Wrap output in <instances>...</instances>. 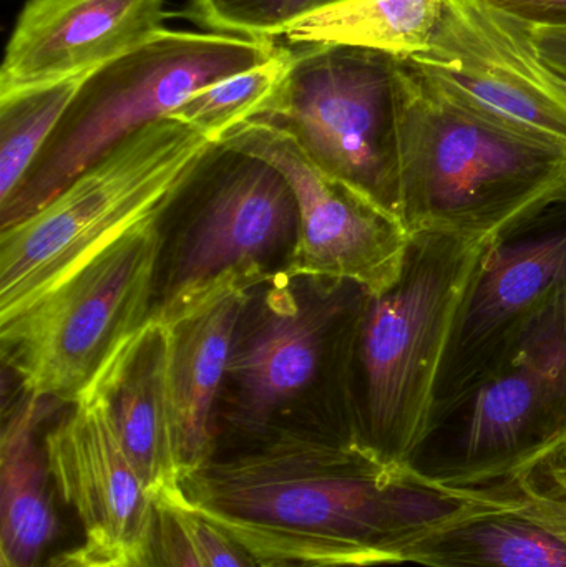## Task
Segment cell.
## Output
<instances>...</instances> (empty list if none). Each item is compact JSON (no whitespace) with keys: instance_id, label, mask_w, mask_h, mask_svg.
I'll use <instances>...</instances> for the list:
<instances>
[{"instance_id":"5b68a950","label":"cell","mask_w":566,"mask_h":567,"mask_svg":"<svg viewBox=\"0 0 566 567\" xmlns=\"http://www.w3.org/2000/svg\"><path fill=\"white\" fill-rule=\"evenodd\" d=\"M566 442V289L432 413L408 468L429 482L485 489L515 482Z\"/></svg>"},{"instance_id":"ffe728a7","label":"cell","mask_w":566,"mask_h":567,"mask_svg":"<svg viewBox=\"0 0 566 567\" xmlns=\"http://www.w3.org/2000/svg\"><path fill=\"white\" fill-rule=\"evenodd\" d=\"M445 0H341L286 30L289 47L338 43L411 60L431 45Z\"/></svg>"},{"instance_id":"6da1fadb","label":"cell","mask_w":566,"mask_h":567,"mask_svg":"<svg viewBox=\"0 0 566 567\" xmlns=\"http://www.w3.org/2000/svg\"><path fill=\"white\" fill-rule=\"evenodd\" d=\"M156 499L212 523L255 563L369 567L401 565L429 533L514 493L439 485L356 443L286 432L213 456Z\"/></svg>"},{"instance_id":"484cf974","label":"cell","mask_w":566,"mask_h":567,"mask_svg":"<svg viewBox=\"0 0 566 567\" xmlns=\"http://www.w3.org/2000/svg\"><path fill=\"white\" fill-rule=\"evenodd\" d=\"M524 508L566 542V492L527 473L511 482Z\"/></svg>"},{"instance_id":"d4e9b609","label":"cell","mask_w":566,"mask_h":567,"mask_svg":"<svg viewBox=\"0 0 566 567\" xmlns=\"http://www.w3.org/2000/svg\"><path fill=\"white\" fill-rule=\"evenodd\" d=\"M179 512L205 567H256L251 556L212 523L185 509Z\"/></svg>"},{"instance_id":"5bb4252c","label":"cell","mask_w":566,"mask_h":567,"mask_svg":"<svg viewBox=\"0 0 566 567\" xmlns=\"http://www.w3.org/2000/svg\"><path fill=\"white\" fill-rule=\"evenodd\" d=\"M43 445L56 495L75 513L86 545L113 556L138 549L155 499L120 443L105 389L95 385L72 405Z\"/></svg>"},{"instance_id":"f546056e","label":"cell","mask_w":566,"mask_h":567,"mask_svg":"<svg viewBox=\"0 0 566 567\" xmlns=\"http://www.w3.org/2000/svg\"><path fill=\"white\" fill-rule=\"evenodd\" d=\"M528 473L566 492V442L557 446L554 452L548 453V455Z\"/></svg>"},{"instance_id":"f1b7e54d","label":"cell","mask_w":566,"mask_h":567,"mask_svg":"<svg viewBox=\"0 0 566 567\" xmlns=\"http://www.w3.org/2000/svg\"><path fill=\"white\" fill-rule=\"evenodd\" d=\"M534 37L542 56L566 79V27H541Z\"/></svg>"},{"instance_id":"7a4b0ae2","label":"cell","mask_w":566,"mask_h":567,"mask_svg":"<svg viewBox=\"0 0 566 567\" xmlns=\"http://www.w3.org/2000/svg\"><path fill=\"white\" fill-rule=\"evenodd\" d=\"M401 218L409 235L494 245L566 196V153L508 132L455 102L412 60H398Z\"/></svg>"},{"instance_id":"cb8c5ba5","label":"cell","mask_w":566,"mask_h":567,"mask_svg":"<svg viewBox=\"0 0 566 567\" xmlns=\"http://www.w3.org/2000/svg\"><path fill=\"white\" fill-rule=\"evenodd\" d=\"M135 551L143 567H205L182 512L163 499H155L145 538Z\"/></svg>"},{"instance_id":"52a82bcc","label":"cell","mask_w":566,"mask_h":567,"mask_svg":"<svg viewBox=\"0 0 566 567\" xmlns=\"http://www.w3.org/2000/svg\"><path fill=\"white\" fill-rule=\"evenodd\" d=\"M281 50L276 40L165 29L90 73L32 172L0 208V229L49 205L76 176L193 93L271 62Z\"/></svg>"},{"instance_id":"30bf717a","label":"cell","mask_w":566,"mask_h":567,"mask_svg":"<svg viewBox=\"0 0 566 567\" xmlns=\"http://www.w3.org/2000/svg\"><path fill=\"white\" fill-rule=\"evenodd\" d=\"M411 60L455 102L566 153V79L524 20L488 0H445L431 45Z\"/></svg>"},{"instance_id":"4fadbf2b","label":"cell","mask_w":566,"mask_h":567,"mask_svg":"<svg viewBox=\"0 0 566 567\" xmlns=\"http://www.w3.org/2000/svg\"><path fill=\"white\" fill-rule=\"evenodd\" d=\"M564 289L566 196L488 248L445 352L434 410L464 390L525 320Z\"/></svg>"},{"instance_id":"7402d4cb","label":"cell","mask_w":566,"mask_h":567,"mask_svg":"<svg viewBox=\"0 0 566 567\" xmlns=\"http://www.w3.org/2000/svg\"><path fill=\"white\" fill-rule=\"evenodd\" d=\"M289 59L291 47L282 45L281 53L271 62L193 93L168 116L218 145L226 133L265 112L285 79Z\"/></svg>"},{"instance_id":"e0dca14e","label":"cell","mask_w":566,"mask_h":567,"mask_svg":"<svg viewBox=\"0 0 566 567\" xmlns=\"http://www.w3.org/2000/svg\"><path fill=\"white\" fill-rule=\"evenodd\" d=\"M251 296L226 293L168 326L179 482L215 455L216 406L226 385L236 330Z\"/></svg>"},{"instance_id":"4dcf8cb0","label":"cell","mask_w":566,"mask_h":567,"mask_svg":"<svg viewBox=\"0 0 566 567\" xmlns=\"http://www.w3.org/2000/svg\"><path fill=\"white\" fill-rule=\"evenodd\" d=\"M119 567H143V565L142 561H140L136 551H132L125 553V555L120 556Z\"/></svg>"},{"instance_id":"1f68e13d","label":"cell","mask_w":566,"mask_h":567,"mask_svg":"<svg viewBox=\"0 0 566 567\" xmlns=\"http://www.w3.org/2000/svg\"><path fill=\"white\" fill-rule=\"evenodd\" d=\"M256 567H339V566H302L291 563H256Z\"/></svg>"},{"instance_id":"603a6c76","label":"cell","mask_w":566,"mask_h":567,"mask_svg":"<svg viewBox=\"0 0 566 567\" xmlns=\"http://www.w3.org/2000/svg\"><path fill=\"white\" fill-rule=\"evenodd\" d=\"M318 7L319 0H186L179 16L209 33L276 40Z\"/></svg>"},{"instance_id":"ac0fdd59","label":"cell","mask_w":566,"mask_h":567,"mask_svg":"<svg viewBox=\"0 0 566 567\" xmlns=\"http://www.w3.org/2000/svg\"><path fill=\"white\" fill-rule=\"evenodd\" d=\"M52 400L22 393L0 435V567H42L59 533L56 489L40 425Z\"/></svg>"},{"instance_id":"83f0119b","label":"cell","mask_w":566,"mask_h":567,"mask_svg":"<svg viewBox=\"0 0 566 567\" xmlns=\"http://www.w3.org/2000/svg\"><path fill=\"white\" fill-rule=\"evenodd\" d=\"M120 556L110 555L90 545L79 546L50 558L42 567H119Z\"/></svg>"},{"instance_id":"277c9868","label":"cell","mask_w":566,"mask_h":567,"mask_svg":"<svg viewBox=\"0 0 566 567\" xmlns=\"http://www.w3.org/2000/svg\"><path fill=\"white\" fill-rule=\"evenodd\" d=\"M218 145L178 120L150 123L49 205L0 229V327L145 219L162 218Z\"/></svg>"},{"instance_id":"2e32d148","label":"cell","mask_w":566,"mask_h":567,"mask_svg":"<svg viewBox=\"0 0 566 567\" xmlns=\"http://www.w3.org/2000/svg\"><path fill=\"white\" fill-rule=\"evenodd\" d=\"M96 385L109 396L120 443L153 499L179 485L175 406L172 392V333L150 319Z\"/></svg>"},{"instance_id":"8992f818","label":"cell","mask_w":566,"mask_h":567,"mask_svg":"<svg viewBox=\"0 0 566 567\" xmlns=\"http://www.w3.org/2000/svg\"><path fill=\"white\" fill-rule=\"evenodd\" d=\"M366 293L352 282L318 281L306 300L292 278L278 276L256 302L251 296L229 357L228 409L213 456L279 433L329 436L306 412L311 389L352 419V355Z\"/></svg>"},{"instance_id":"d6a6232c","label":"cell","mask_w":566,"mask_h":567,"mask_svg":"<svg viewBox=\"0 0 566 567\" xmlns=\"http://www.w3.org/2000/svg\"><path fill=\"white\" fill-rule=\"evenodd\" d=\"M341 2V0H319V7L331 6V3ZM318 7V9H319Z\"/></svg>"},{"instance_id":"7c38bea8","label":"cell","mask_w":566,"mask_h":567,"mask_svg":"<svg viewBox=\"0 0 566 567\" xmlns=\"http://www.w3.org/2000/svg\"><path fill=\"white\" fill-rule=\"evenodd\" d=\"M235 155V153H233ZM238 158L179 246L153 319L172 326L226 293H251L269 284L279 259H291L298 209L272 166Z\"/></svg>"},{"instance_id":"ba28073f","label":"cell","mask_w":566,"mask_h":567,"mask_svg":"<svg viewBox=\"0 0 566 567\" xmlns=\"http://www.w3.org/2000/svg\"><path fill=\"white\" fill-rule=\"evenodd\" d=\"M159 219L138 223L29 312L0 327L25 393L75 405L152 319Z\"/></svg>"},{"instance_id":"3957f363","label":"cell","mask_w":566,"mask_h":567,"mask_svg":"<svg viewBox=\"0 0 566 567\" xmlns=\"http://www.w3.org/2000/svg\"><path fill=\"white\" fill-rule=\"evenodd\" d=\"M488 248L414 233L395 281L366 293L352 355V420L356 445L382 465L408 468L428 432L442 362Z\"/></svg>"},{"instance_id":"9a60e30c","label":"cell","mask_w":566,"mask_h":567,"mask_svg":"<svg viewBox=\"0 0 566 567\" xmlns=\"http://www.w3.org/2000/svg\"><path fill=\"white\" fill-rule=\"evenodd\" d=\"M165 0H29L0 69V96L90 73L165 30Z\"/></svg>"},{"instance_id":"d6986e66","label":"cell","mask_w":566,"mask_h":567,"mask_svg":"<svg viewBox=\"0 0 566 567\" xmlns=\"http://www.w3.org/2000/svg\"><path fill=\"white\" fill-rule=\"evenodd\" d=\"M501 508L449 523L405 549L402 563L425 567H566V542L515 495Z\"/></svg>"},{"instance_id":"9c48e42d","label":"cell","mask_w":566,"mask_h":567,"mask_svg":"<svg viewBox=\"0 0 566 567\" xmlns=\"http://www.w3.org/2000/svg\"><path fill=\"white\" fill-rule=\"evenodd\" d=\"M398 60L338 43L291 47L285 79L256 118L291 133L321 168L399 218Z\"/></svg>"},{"instance_id":"4316f807","label":"cell","mask_w":566,"mask_h":567,"mask_svg":"<svg viewBox=\"0 0 566 567\" xmlns=\"http://www.w3.org/2000/svg\"><path fill=\"white\" fill-rule=\"evenodd\" d=\"M534 29L566 27V0H488Z\"/></svg>"},{"instance_id":"8fae6325","label":"cell","mask_w":566,"mask_h":567,"mask_svg":"<svg viewBox=\"0 0 566 567\" xmlns=\"http://www.w3.org/2000/svg\"><path fill=\"white\" fill-rule=\"evenodd\" d=\"M219 148L272 166L298 209V238L286 276L352 282L375 293L394 282L409 245L398 216L318 165L275 123L253 118L226 133Z\"/></svg>"},{"instance_id":"44dd1931","label":"cell","mask_w":566,"mask_h":567,"mask_svg":"<svg viewBox=\"0 0 566 567\" xmlns=\"http://www.w3.org/2000/svg\"><path fill=\"white\" fill-rule=\"evenodd\" d=\"M83 80L0 96V208L32 172Z\"/></svg>"}]
</instances>
